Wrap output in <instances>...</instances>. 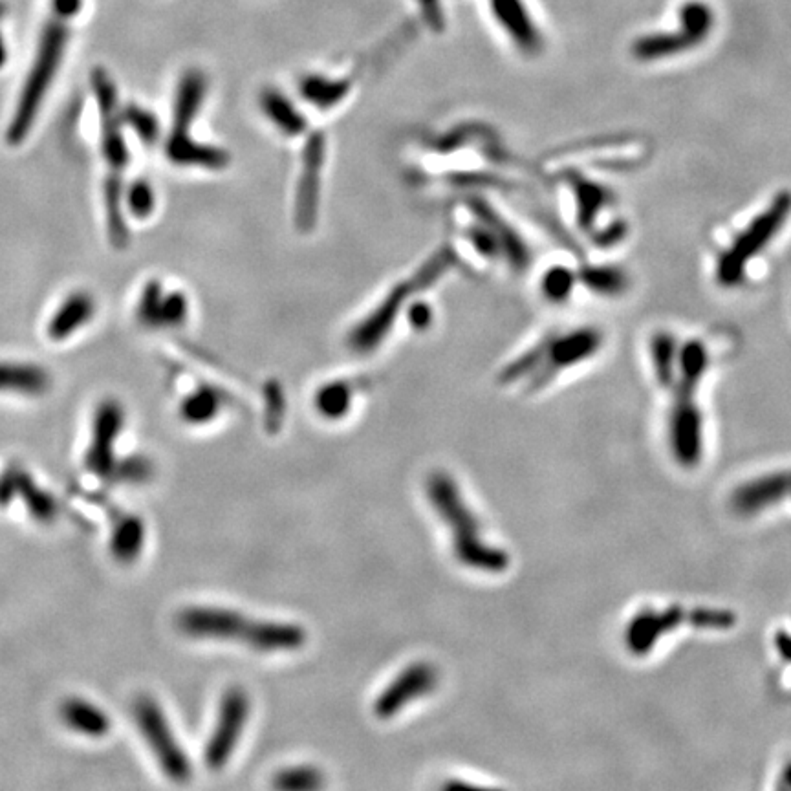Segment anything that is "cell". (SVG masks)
Here are the masks:
<instances>
[{
	"label": "cell",
	"instance_id": "4",
	"mask_svg": "<svg viewBox=\"0 0 791 791\" xmlns=\"http://www.w3.org/2000/svg\"><path fill=\"white\" fill-rule=\"evenodd\" d=\"M738 623L737 612L722 605H647L636 610L623 627V647L634 658H647L678 630L729 632Z\"/></svg>",
	"mask_w": 791,
	"mask_h": 791
},
{
	"label": "cell",
	"instance_id": "7",
	"mask_svg": "<svg viewBox=\"0 0 791 791\" xmlns=\"http://www.w3.org/2000/svg\"><path fill=\"white\" fill-rule=\"evenodd\" d=\"M601 339L594 332H577L570 336L557 337L544 347L533 348L526 356L511 363L502 372V383H526L533 389H541L546 383L559 376L563 370L572 369L577 363L596 354Z\"/></svg>",
	"mask_w": 791,
	"mask_h": 791
},
{
	"label": "cell",
	"instance_id": "19",
	"mask_svg": "<svg viewBox=\"0 0 791 791\" xmlns=\"http://www.w3.org/2000/svg\"><path fill=\"white\" fill-rule=\"evenodd\" d=\"M207 94V79L200 70H187L178 81L173 105V127L169 136H191L189 127L196 120Z\"/></svg>",
	"mask_w": 791,
	"mask_h": 791
},
{
	"label": "cell",
	"instance_id": "29",
	"mask_svg": "<svg viewBox=\"0 0 791 791\" xmlns=\"http://www.w3.org/2000/svg\"><path fill=\"white\" fill-rule=\"evenodd\" d=\"M348 85L345 81H332L326 77H306L301 83V94L310 105L317 109H330L347 96Z\"/></svg>",
	"mask_w": 791,
	"mask_h": 791
},
{
	"label": "cell",
	"instance_id": "36",
	"mask_svg": "<svg viewBox=\"0 0 791 791\" xmlns=\"http://www.w3.org/2000/svg\"><path fill=\"white\" fill-rule=\"evenodd\" d=\"M127 467H118V469H114L112 473H116V475H121V477L125 478V480H140V478H145L149 475V464L145 462V460H140V458H134V460H127L125 462Z\"/></svg>",
	"mask_w": 791,
	"mask_h": 791
},
{
	"label": "cell",
	"instance_id": "3",
	"mask_svg": "<svg viewBox=\"0 0 791 791\" xmlns=\"http://www.w3.org/2000/svg\"><path fill=\"white\" fill-rule=\"evenodd\" d=\"M707 350L700 343H689L680 350L676 374L672 380V400L667 422V445L672 460L682 469H696L705 453L704 414L696 401V392L707 370Z\"/></svg>",
	"mask_w": 791,
	"mask_h": 791
},
{
	"label": "cell",
	"instance_id": "15",
	"mask_svg": "<svg viewBox=\"0 0 791 791\" xmlns=\"http://www.w3.org/2000/svg\"><path fill=\"white\" fill-rule=\"evenodd\" d=\"M125 423V412L118 401L105 400L99 403L94 414L92 444L88 447L85 466L96 477L107 478L112 475L116 460L114 449Z\"/></svg>",
	"mask_w": 791,
	"mask_h": 791
},
{
	"label": "cell",
	"instance_id": "21",
	"mask_svg": "<svg viewBox=\"0 0 791 791\" xmlns=\"http://www.w3.org/2000/svg\"><path fill=\"white\" fill-rule=\"evenodd\" d=\"M96 314V301L87 292H74L66 297L61 306L55 310L48 323V337L52 341H65L72 334L87 326Z\"/></svg>",
	"mask_w": 791,
	"mask_h": 791
},
{
	"label": "cell",
	"instance_id": "22",
	"mask_svg": "<svg viewBox=\"0 0 791 791\" xmlns=\"http://www.w3.org/2000/svg\"><path fill=\"white\" fill-rule=\"evenodd\" d=\"M489 2L500 26L521 50L533 54L541 48V35L537 32L535 24L531 22L530 15L524 10L522 0H489Z\"/></svg>",
	"mask_w": 791,
	"mask_h": 791
},
{
	"label": "cell",
	"instance_id": "35",
	"mask_svg": "<svg viewBox=\"0 0 791 791\" xmlns=\"http://www.w3.org/2000/svg\"><path fill=\"white\" fill-rule=\"evenodd\" d=\"M570 284H572V279H570V275H568L566 271L555 270L546 277L544 290H546V293H548L552 299L559 301V299H563L566 292L570 290Z\"/></svg>",
	"mask_w": 791,
	"mask_h": 791
},
{
	"label": "cell",
	"instance_id": "38",
	"mask_svg": "<svg viewBox=\"0 0 791 791\" xmlns=\"http://www.w3.org/2000/svg\"><path fill=\"white\" fill-rule=\"evenodd\" d=\"M781 788L784 790H791V762L784 766L781 773Z\"/></svg>",
	"mask_w": 791,
	"mask_h": 791
},
{
	"label": "cell",
	"instance_id": "2",
	"mask_svg": "<svg viewBox=\"0 0 791 791\" xmlns=\"http://www.w3.org/2000/svg\"><path fill=\"white\" fill-rule=\"evenodd\" d=\"M176 627L193 640L235 641L266 654L299 651L308 638L301 625L253 618L222 607L184 608L176 616Z\"/></svg>",
	"mask_w": 791,
	"mask_h": 791
},
{
	"label": "cell",
	"instance_id": "28",
	"mask_svg": "<svg viewBox=\"0 0 791 791\" xmlns=\"http://www.w3.org/2000/svg\"><path fill=\"white\" fill-rule=\"evenodd\" d=\"M354 400L352 387L345 381H330L315 394V409L328 420H339L347 414Z\"/></svg>",
	"mask_w": 791,
	"mask_h": 791
},
{
	"label": "cell",
	"instance_id": "9",
	"mask_svg": "<svg viewBox=\"0 0 791 791\" xmlns=\"http://www.w3.org/2000/svg\"><path fill=\"white\" fill-rule=\"evenodd\" d=\"M790 213L791 196L782 193L771 202L768 211L753 218L748 228L740 233V237L720 257L716 271L718 281L726 286H735L737 282L742 281L748 262L755 259L766 246H770L771 240L777 237V233L786 224V218Z\"/></svg>",
	"mask_w": 791,
	"mask_h": 791
},
{
	"label": "cell",
	"instance_id": "37",
	"mask_svg": "<svg viewBox=\"0 0 791 791\" xmlns=\"http://www.w3.org/2000/svg\"><path fill=\"white\" fill-rule=\"evenodd\" d=\"M81 8V0H54V11L61 19L74 17Z\"/></svg>",
	"mask_w": 791,
	"mask_h": 791
},
{
	"label": "cell",
	"instance_id": "10",
	"mask_svg": "<svg viewBox=\"0 0 791 791\" xmlns=\"http://www.w3.org/2000/svg\"><path fill=\"white\" fill-rule=\"evenodd\" d=\"M132 711L141 737L147 742L163 773L178 784L189 781L193 766L180 740L174 737L173 727L160 704L149 694H141L132 705Z\"/></svg>",
	"mask_w": 791,
	"mask_h": 791
},
{
	"label": "cell",
	"instance_id": "17",
	"mask_svg": "<svg viewBox=\"0 0 791 791\" xmlns=\"http://www.w3.org/2000/svg\"><path fill=\"white\" fill-rule=\"evenodd\" d=\"M19 499L39 521H52L57 517V502L52 495L39 488L33 478L22 469H10L0 477V504L6 506Z\"/></svg>",
	"mask_w": 791,
	"mask_h": 791
},
{
	"label": "cell",
	"instance_id": "23",
	"mask_svg": "<svg viewBox=\"0 0 791 791\" xmlns=\"http://www.w3.org/2000/svg\"><path fill=\"white\" fill-rule=\"evenodd\" d=\"M48 370L32 363L0 361V392H17L24 396H41L50 389Z\"/></svg>",
	"mask_w": 791,
	"mask_h": 791
},
{
	"label": "cell",
	"instance_id": "24",
	"mask_svg": "<svg viewBox=\"0 0 791 791\" xmlns=\"http://www.w3.org/2000/svg\"><path fill=\"white\" fill-rule=\"evenodd\" d=\"M61 718L72 731L90 738L105 737L112 726L109 715L101 707L83 698L65 700L61 705Z\"/></svg>",
	"mask_w": 791,
	"mask_h": 791
},
{
	"label": "cell",
	"instance_id": "34",
	"mask_svg": "<svg viewBox=\"0 0 791 791\" xmlns=\"http://www.w3.org/2000/svg\"><path fill=\"white\" fill-rule=\"evenodd\" d=\"M405 314L409 317V325L414 330H427L431 323H433V310L431 306L423 301H412L409 308H405Z\"/></svg>",
	"mask_w": 791,
	"mask_h": 791
},
{
	"label": "cell",
	"instance_id": "33",
	"mask_svg": "<svg viewBox=\"0 0 791 791\" xmlns=\"http://www.w3.org/2000/svg\"><path fill=\"white\" fill-rule=\"evenodd\" d=\"M771 649L782 669L791 672V621L775 629L771 636Z\"/></svg>",
	"mask_w": 791,
	"mask_h": 791
},
{
	"label": "cell",
	"instance_id": "12",
	"mask_svg": "<svg viewBox=\"0 0 791 791\" xmlns=\"http://www.w3.org/2000/svg\"><path fill=\"white\" fill-rule=\"evenodd\" d=\"M782 506H791V467L748 478L729 495L731 511L746 519Z\"/></svg>",
	"mask_w": 791,
	"mask_h": 791
},
{
	"label": "cell",
	"instance_id": "32",
	"mask_svg": "<svg viewBox=\"0 0 791 791\" xmlns=\"http://www.w3.org/2000/svg\"><path fill=\"white\" fill-rule=\"evenodd\" d=\"M121 120L127 121L131 125L132 131L143 143H154L160 136L158 121H156L154 114H151L149 110L132 105L129 109L123 110Z\"/></svg>",
	"mask_w": 791,
	"mask_h": 791
},
{
	"label": "cell",
	"instance_id": "6",
	"mask_svg": "<svg viewBox=\"0 0 791 791\" xmlns=\"http://www.w3.org/2000/svg\"><path fill=\"white\" fill-rule=\"evenodd\" d=\"M66 41H68V30H66L65 19L57 17L54 21L46 24L35 61L28 72L26 81H24L21 96L17 101V109L13 112L8 131H6V140L10 145H19L28 138V134L32 131L33 123L39 116L44 98L52 87L55 74L63 61Z\"/></svg>",
	"mask_w": 791,
	"mask_h": 791
},
{
	"label": "cell",
	"instance_id": "18",
	"mask_svg": "<svg viewBox=\"0 0 791 791\" xmlns=\"http://www.w3.org/2000/svg\"><path fill=\"white\" fill-rule=\"evenodd\" d=\"M189 314V304L180 292L163 293L158 282H149L141 292L138 317L147 326H178Z\"/></svg>",
	"mask_w": 791,
	"mask_h": 791
},
{
	"label": "cell",
	"instance_id": "25",
	"mask_svg": "<svg viewBox=\"0 0 791 791\" xmlns=\"http://www.w3.org/2000/svg\"><path fill=\"white\" fill-rule=\"evenodd\" d=\"M261 109L266 118L284 134L295 138L306 131V120H304L301 110L293 105L290 99L286 98L277 90H264L261 96Z\"/></svg>",
	"mask_w": 791,
	"mask_h": 791
},
{
	"label": "cell",
	"instance_id": "31",
	"mask_svg": "<svg viewBox=\"0 0 791 791\" xmlns=\"http://www.w3.org/2000/svg\"><path fill=\"white\" fill-rule=\"evenodd\" d=\"M123 206H127L134 218L143 220L151 217L156 207V195L152 185L147 180L132 182L131 187L123 191Z\"/></svg>",
	"mask_w": 791,
	"mask_h": 791
},
{
	"label": "cell",
	"instance_id": "30",
	"mask_svg": "<svg viewBox=\"0 0 791 791\" xmlns=\"http://www.w3.org/2000/svg\"><path fill=\"white\" fill-rule=\"evenodd\" d=\"M325 784L323 773L314 766H292L275 775L273 786L279 790H317Z\"/></svg>",
	"mask_w": 791,
	"mask_h": 791
},
{
	"label": "cell",
	"instance_id": "27",
	"mask_svg": "<svg viewBox=\"0 0 791 791\" xmlns=\"http://www.w3.org/2000/svg\"><path fill=\"white\" fill-rule=\"evenodd\" d=\"M224 405L220 392L211 387H198L196 391L187 394V398L180 405V412L185 422L200 425L211 422Z\"/></svg>",
	"mask_w": 791,
	"mask_h": 791
},
{
	"label": "cell",
	"instance_id": "20",
	"mask_svg": "<svg viewBox=\"0 0 791 791\" xmlns=\"http://www.w3.org/2000/svg\"><path fill=\"white\" fill-rule=\"evenodd\" d=\"M167 158L174 165L220 171L229 165V154L215 145L193 140L191 136H169L165 143Z\"/></svg>",
	"mask_w": 791,
	"mask_h": 791
},
{
	"label": "cell",
	"instance_id": "1",
	"mask_svg": "<svg viewBox=\"0 0 791 791\" xmlns=\"http://www.w3.org/2000/svg\"><path fill=\"white\" fill-rule=\"evenodd\" d=\"M425 488L429 504L451 537L456 561L478 574H504L511 566L510 553L486 537L482 522L455 478L445 471H434Z\"/></svg>",
	"mask_w": 791,
	"mask_h": 791
},
{
	"label": "cell",
	"instance_id": "8",
	"mask_svg": "<svg viewBox=\"0 0 791 791\" xmlns=\"http://www.w3.org/2000/svg\"><path fill=\"white\" fill-rule=\"evenodd\" d=\"M451 264V257L447 251H438L431 261L425 262L420 270L412 275L409 281L401 282L394 286L389 295L381 301L376 310L365 317L348 336V345L359 354H369L380 345L385 336L389 334L394 319L405 312L403 304L411 301L418 292L433 286L438 277L444 275Z\"/></svg>",
	"mask_w": 791,
	"mask_h": 791
},
{
	"label": "cell",
	"instance_id": "14",
	"mask_svg": "<svg viewBox=\"0 0 791 791\" xmlns=\"http://www.w3.org/2000/svg\"><path fill=\"white\" fill-rule=\"evenodd\" d=\"M713 11L702 2H689L682 10V32L649 35L640 39L634 46V54L641 61H652L656 57L680 54L691 46H696L711 32Z\"/></svg>",
	"mask_w": 791,
	"mask_h": 791
},
{
	"label": "cell",
	"instance_id": "5",
	"mask_svg": "<svg viewBox=\"0 0 791 791\" xmlns=\"http://www.w3.org/2000/svg\"><path fill=\"white\" fill-rule=\"evenodd\" d=\"M92 90L98 101L101 120V154L107 163L105 178V213L110 242L114 248H123L129 240L127 224L123 218V173L129 163L127 141L121 129V114L118 107L116 85L109 72L96 68L92 72Z\"/></svg>",
	"mask_w": 791,
	"mask_h": 791
},
{
	"label": "cell",
	"instance_id": "11",
	"mask_svg": "<svg viewBox=\"0 0 791 791\" xmlns=\"http://www.w3.org/2000/svg\"><path fill=\"white\" fill-rule=\"evenodd\" d=\"M250 713V696L242 687H229L222 694L217 720L204 751V760L209 770L220 771L226 768L229 759L237 751L244 729L248 726Z\"/></svg>",
	"mask_w": 791,
	"mask_h": 791
},
{
	"label": "cell",
	"instance_id": "13",
	"mask_svg": "<svg viewBox=\"0 0 791 791\" xmlns=\"http://www.w3.org/2000/svg\"><path fill=\"white\" fill-rule=\"evenodd\" d=\"M440 672L429 661H414L401 669L374 700V715L380 720H391L405 707L436 691Z\"/></svg>",
	"mask_w": 791,
	"mask_h": 791
},
{
	"label": "cell",
	"instance_id": "16",
	"mask_svg": "<svg viewBox=\"0 0 791 791\" xmlns=\"http://www.w3.org/2000/svg\"><path fill=\"white\" fill-rule=\"evenodd\" d=\"M325 138L315 134L306 143L303 154V171L295 200V220L301 229H310L317 218V202L321 187V169L325 165Z\"/></svg>",
	"mask_w": 791,
	"mask_h": 791
},
{
	"label": "cell",
	"instance_id": "26",
	"mask_svg": "<svg viewBox=\"0 0 791 791\" xmlns=\"http://www.w3.org/2000/svg\"><path fill=\"white\" fill-rule=\"evenodd\" d=\"M143 544H145L143 522L134 515L121 517L120 521L116 522L110 537V550L114 559L125 564L136 561L143 550Z\"/></svg>",
	"mask_w": 791,
	"mask_h": 791
},
{
	"label": "cell",
	"instance_id": "39",
	"mask_svg": "<svg viewBox=\"0 0 791 791\" xmlns=\"http://www.w3.org/2000/svg\"><path fill=\"white\" fill-rule=\"evenodd\" d=\"M4 63H6V48L2 43V37H0V66H4Z\"/></svg>",
	"mask_w": 791,
	"mask_h": 791
}]
</instances>
